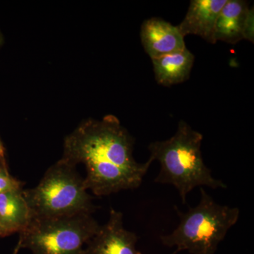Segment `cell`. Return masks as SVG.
Wrapping results in <instances>:
<instances>
[{
    "mask_svg": "<svg viewBox=\"0 0 254 254\" xmlns=\"http://www.w3.org/2000/svg\"><path fill=\"white\" fill-rule=\"evenodd\" d=\"M134 140L120 120L108 115L101 120L83 122L66 137L63 158L86 167L87 190L97 196L134 190L153 163H139L133 157Z\"/></svg>",
    "mask_w": 254,
    "mask_h": 254,
    "instance_id": "cell-1",
    "label": "cell"
},
{
    "mask_svg": "<svg viewBox=\"0 0 254 254\" xmlns=\"http://www.w3.org/2000/svg\"><path fill=\"white\" fill-rule=\"evenodd\" d=\"M203 135L185 121H180L175 134L165 141L148 145L150 160H158L160 170L156 183L173 185L178 190L182 203L195 187L226 189L221 180L214 178L211 170L205 165L201 153Z\"/></svg>",
    "mask_w": 254,
    "mask_h": 254,
    "instance_id": "cell-2",
    "label": "cell"
},
{
    "mask_svg": "<svg viewBox=\"0 0 254 254\" xmlns=\"http://www.w3.org/2000/svg\"><path fill=\"white\" fill-rule=\"evenodd\" d=\"M200 192L199 203L194 208L182 213L175 207L180 224L170 235L160 236L164 245L176 247L178 252L215 254L227 232L238 221V208L218 204L203 187Z\"/></svg>",
    "mask_w": 254,
    "mask_h": 254,
    "instance_id": "cell-3",
    "label": "cell"
},
{
    "mask_svg": "<svg viewBox=\"0 0 254 254\" xmlns=\"http://www.w3.org/2000/svg\"><path fill=\"white\" fill-rule=\"evenodd\" d=\"M23 193L33 218L92 214L96 208L76 165L63 158L48 169L36 187Z\"/></svg>",
    "mask_w": 254,
    "mask_h": 254,
    "instance_id": "cell-4",
    "label": "cell"
},
{
    "mask_svg": "<svg viewBox=\"0 0 254 254\" xmlns=\"http://www.w3.org/2000/svg\"><path fill=\"white\" fill-rule=\"evenodd\" d=\"M100 227L88 213L33 218L18 240L32 254H88L87 245Z\"/></svg>",
    "mask_w": 254,
    "mask_h": 254,
    "instance_id": "cell-5",
    "label": "cell"
},
{
    "mask_svg": "<svg viewBox=\"0 0 254 254\" xmlns=\"http://www.w3.org/2000/svg\"><path fill=\"white\" fill-rule=\"evenodd\" d=\"M138 237L124 227L123 214L112 208L109 219L100 225L87 245L88 254H141L136 250ZM178 253L177 250L173 254Z\"/></svg>",
    "mask_w": 254,
    "mask_h": 254,
    "instance_id": "cell-6",
    "label": "cell"
},
{
    "mask_svg": "<svg viewBox=\"0 0 254 254\" xmlns=\"http://www.w3.org/2000/svg\"><path fill=\"white\" fill-rule=\"evenodd\" d=\"M140 36L145 53L151 60L187 48L178 26L163 18L153 17L143 21Z\"/></svg>",
    "mask_w": 254,
    "mask_h": 254,
    "instance_id": "cell-7",
    "label": "cell"
},
{
    "mask_svg": "<svg viewBox=\"0 0 254 254\" xmlns=\"http://www.w3.org/2000/svg\"><path fill=\"white\" fill-rule=\"evenodd\" d=\"M227 0H191L179 29L184 37L195 35L208 43H217L215 24L220 10Z\"/></svg>",
    "mask_w": 254,
    "mask_h": 254,
    "instance_id": "cell-8",
    "label": "cell"
},
{
    "mask_svg": "<svg viewBox=\"0 0 254 254\" xmlns=\"http://www.w3.org/2000/svg\"><path fill=\"white\" fill-rule=\"evenodd\" d=\"M151 60L156 81L163 86H170L183 83L190 78L194 55L186 48Z\"/></svg>",
    "mask_w": 254,
    "mask_h": 254,
    "instance_id": "cell-9",
    "label": "cell"
},
{
    "mask_svg": "<svg viewBox=\"0 0 254 254\" xmlns=\"http://www.w3.org/2000/svg\"><path fill=\"white\" fill-rule=\"evenodd\" d=\"M248 3L242 0H227L215 24V41L236 44L243 39L244 26L249 11Z\"/></svg>",
    "mask_w": 254,
    "mask_h": 254,
    "instance_id": "cell-10",
    "label": "cell"
},
{
    "mask_svg": "<svg viewBox=\"0 0 254 254\" xmlns=\"http://www.w3.org/2000/svg\"><path fill=\"white\" fill-rule=\"evenodd\" d=\"M22 189L0 194V225L7 233H20L32 220L31 209Z\"/></svg>",
    "mask_w": 254,
    "mask_h": 254,
    "instance_id": "cell-11",
    "label": "cell"
},
{
    "mask_svg": "<svg viewBox=\"0 0 254 254\" xmlns=\"http://www.w3.org/2000/svg\"><path fill=\"white\" fill-rule=\"evenodd\" d=\"M23 185L22 182L9 175L7 168L0 171V194L11 190H21Z\"/></svg>",
    "mask_w": 254,
    "mask_h": 254,
    "instance_id": "cell-12",
    "label": "cell"
},
{
    "mask_svg": "<svg viewBox=\"0 0 254 254\" xmlns=\"http://www.w3.org/2000/svg\"><path fill=\"white\" fill-rule=\"evenodd\" d=\"M254 8L249 9L244 26L243 39H247L252 43L254 41Z\"/></svg>",
    "mask_w": 254,
    "mask_h": 254,
    "instance_id": "cell-13",
    "label": "cell"
},
{
    "mask_svg": "<svg viewBox=\"0 0 254 254\" xmlns=\"http://www.w3.org/2000/svg\"><path fill=\"white\" fill-rule=\"evenodd\" d=\"M21 241L18 240L17 242V245H16V247H15L14 251H13L12 254H19L20 250H21Z\"/></svg>",
    "mask_w": 254,
    "mask_h": 254,
    "instance_id": "cell-14",
    "label": "cell"
},
{
    "mask_svg": "<svg viewBox=\"0 0 254 254\" xmlns=\"http://www.w3.org/2000/svg\"><path fill=\"white\" fill-rule=\"evenodd\" d=\"M5 168H6V165L4 158V157H0V171Z\"/></svg>",
    "mask_w": 254,
    "mask_h": 254,
    "instance_id": "cell-15",
    "label": "cell"
},
{
    "mask_svg": "<svg viewBox=\"0 0 254 254\" xmlns=\"http://www.w3.org/2000/svg\"><path fill=\"white\" fill-rule=\"evenodd\" d=\"M4 145H3L2 142H1V139H0V157H4Z\"/></svg>",
    "mask_w": 254,
    "mask_h": 254,
    "instance_id": "cell-16",
    "label": "cell"
},
{
    "mask_svg": "<svg viewBox=\"0 0 254 254\" xmlns=\"http://www.w3.org/2000/svg\"><path fill=\"white\" fill-rule=\"evenodd\" d=\"M8 236L7 233L5 232L4 229L0 225V237Z\"/></svg>",
    "mask_w": 254,
    "mask_h": 254,
    "instance_id": "cell-17",
    "label": "cell"
},
{
    "mask_svg": "<svg viewBox=\"0 0 254 254\" xmlns=\"http://www.w3.org/2000/svg\"><path fill=\"white\" fill-rule=\"evenodd\" d=\"M3 43H4V38H3L2 33L0 31V48L2 46Z\"/></svg>",
    "mask_w": 254,
    "mask_h": 254,
    "instance_id": "cell-18",
    "label": "cell"
}]
</instances>
